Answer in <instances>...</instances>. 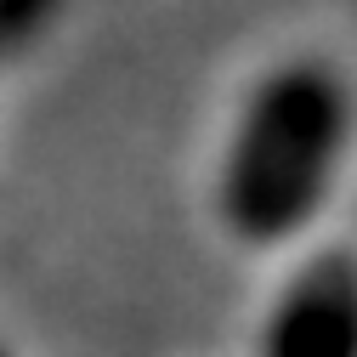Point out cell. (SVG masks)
Wrapping results in <instances>:
<instances>
[{"mask_svg": "<svg viewBox=\"0 0 357 357\" xmlns=\"http://www.w3.org/2000/svg\"><path fill=\"white\" fill-rule=\"evenodd\" d=\"M357 148V79L335 52L266 57L238 91L210 165V210L238 250L301 244Z\"/></svg>", "mask_w": 357, "mask_h": 357, "instance_id": "obj_1", "label": "cell"}, {"mask_svg": "<svg viewBox=\"0 0 357 357\" xmlns=\"http://www.w3.org/2000/svg\"><path fill=\"white\" fill-rule=\"evenodd\" d=\"M255 357H357V250L324 244L273 289Z\"/></svg>", "mask_w": 357, "mask_h": 357, "instance_id": "obj_2", "label": "cell"}, {"mask_svg": "<svg viewBox=\"0 0 357 357\" xmlns=\"http://www.w3.org/2000/svg\"><path fill=\"white\" fill-rule=\"evenodd\" d=\"M0 357H12V351H6V346H0Z\"/></svg>", "mask_w": 357, "mask_h": 357, "instance_id": "obj_3", "label": "cell"}]
</instances>
